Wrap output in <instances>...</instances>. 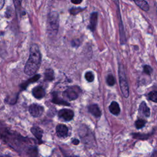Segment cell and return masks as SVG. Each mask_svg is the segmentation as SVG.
<instances>
[{
  "mask_svg": "<svg viewBox=\"0 0 157 157\" xmlns=\"http://www.w3.org/2000/svg\"><path fill=\"white\" fill-rule=\"evenodd\" d=\"M41 63V54L39 51L37 45L33 44L31 46L29 58L25 64L24 72L28 76H32L40 67Z\"/></svg>",
  "mask_w": 157,
  "mask_h": 157,
  "instance_id": "6da1fadb",
  "label": "cell"
},
{
  "mask_svg": "<svg viewBox=\"0 0 157 157\" xmlns=\"http://www.w3.org/2000/svg\"><path fill=\"white\" fill-rule=\"evenodd\" d=\"M118 73H119V83H120V87L122 93L125 98H128L129 95V86L127 81L126 74L125 72L124 67L122 64H119Z\"/></svg>",
  "mask_w": 157,
  "mask_h": 157,
  "instance_id": "7a4b0ae2",
  "label": "cell"
},
{
  "mask_svg": "<svg viewBox=\"0 0 157 157\" xmlns=\"http://www.w3.org/2000/svg\"><path fill=\"white\" fill-rule=\"evenodd\" d=\"M48 31L52 34H56L57 33L58 24H59V17L57 12H52L48 17Z\"/></svg>",
  "mask_w": 157,
  "mask_h": 157,
  "instance_id": "3957f363",
  "label": "cell"
},
{
  "mask_svg": "<svg viewBox=\"0 0 157 157\" xmlns=\"http://www.w3.org/2000/svg\"><path fill=\"white\" fill-rule=\"evenodd\" d=\"M29 112L33 117H38L43 114L44 108L43 107L38 105V104H33L29 108Z\"/></svg>",
  "mask_w": 157,
  "mask_h": 157,
  "instance_id": "277c9868",
  "label": "cell"
},
{
  "mask_svg": "<svg viewBox=\"0 0 157 157\" xmlns=\"http://www.w3.org/2000/svg\"><path fill=\"white\" fill-rule=\"evenodd\" d=\"M77 90L78 89L74 88V87L70 88L64 91V96L69 100H75L78 98V94H79V92H78Z\"/></svg>",
  "mask_w": 157,
  "mask_h": 157,
  "instance_id": "5b68a950",
  "label": "cell"
},
{
  "mask_svg": "<svg viewBox=\"0 0 157 157\" xmlns=\"http://www.w3.org/2000/svg\"><path fill=\"white\" fill-rule=\"evenodd\" d=\"M74 112L70 109H61L58 112V116L60 118H62L63 119L66 121L71 120L74 117Z\"/></svg>",
  "mask_w": 157,
  "mask_h": 157,
  "instance_id": "8992f818",
  "label": "cell"
},
{
  "mask_svg": "<svg viewBox=\"0 0 157 157\" xmlns=\"http://www.w3.org/2000/svg\"><path fill=\"white\" fill-rule=\"evenodd\" d=\"M32 93L37 99H41L44 98L46 95L45 90L42 87H36L33 88L32 91Z\"/></svg>",
  "mask_w": 157,
  "mask_h": 157,
  "instance_id": "52a82bcc",
  "label": "cell"
},
{
  "mask_svg": "<svg viewBox=\"0 0 157 157\" xmlns=\"http://www.w3.org/2000/svg\"><path fill=\"white\" fill-rule=\"evenodd\" d=\"M57 133L58 136L61 138L67 137L68 133V127L63 124L58 125L56 128Z\"/></svg>",
  "mask_w": 157,
  "mask_h": 157,
  "instance_id": "ba28073f",
  "label": "cell"
},
{
  "mask_svg": "<svg viewBox=\"0 0 157 157\" xmlns=\"http://www.w3.org/2000/svg\"><path fill=\"white\" fill-rule=\"evenodd\" d=\"M139 112L141 115H144L146 117H149L150 116V109L148 108L146 103L144 101H143L141 103L139 108Z\"/></svg>",
  "mask_w": 157,
  "mask_h": 157,
  "instance_id": "9c48e42d",
  "label": "cell"
},
{
  "mask_svg": "<svg viewBox=\"0 0 157 157\" xmlns=\"http://www.w3.org/2000/svg\"><path fill=\"white\" fill-rule=\"evenodd\" d=\"M97 21H98V13L93 12L90 16V25L88 27L91 31H95L97 25Z\"/></svg>",
  "mask_w": 157,
  "mask_h": 157,
  "instance_id": "30bf717a",
  "label": "cell"
},
{
  "mask_svg": "<svg viewBox=\"0 0 157 157\" xmlns=\"http://www.w3.org/2000/svg\"><path fill=\"white\" fill-rule=\"evenodd\" d=\"M109 111L114 115H118L120 113V108L119 103L116 101H112L109 107Z\"/></svg>",
  "mask_w": 157,
  "mask_h": 157,
  "instance_id": "8fae6325",
  "label": "cell"
},
{
  "mask_svg": "<svg viewBox=\"0 0 157 157\" xmlns=\"http://www.w3.org/2000/svg\"><path fill=\"white\" fill-rule=\"evenodd\" d=\"M88 111L93 116L96 118H99L101 115V111L99 109L97 104H92L88 107Z\"/></svg>",
  "mask_w": 157,
  "mask_h": 157,
  "instance_id": "7c38bea8",
  "label": "cell"
},
{
  "mask_svg": "<svg viewBox=\"0 0 157 157\" xmlns=\"http://www.w3.org/2000/svg\"><path fill=\"white\" fill-rule=\"evenodd\" d=\"M52 101L55 104H61V105H63V106H70V104L67 101H64L62 99H60V98L58 96V95L57 93H52Z\"/></svg>",
  "mask_w": 157,
  "mask_h": 157,
  "instance_id": "4fadbf2b",
  "label": "cell"
},
{
  "mask_svg": "<svg viewBox=\"0 0 157 157\" xmlns=\"http://www.w3.org/2000/svg\"><path fill=\"white\" fill-rule=\"evenodd\" d=\"M31 132L39 141L41 140L43 135V130L41 128L39 127H33L31 129Z\"/></svg>",
  "mask_w": 157,
  "mask_h": 157,
  "instance_id": "5bb4252c",
  "label": "cell"
},
{
  "mask_svg": "<svg viewBox=\"0 0 157 157\" xmlns=\"http://www.w3.org/2000/svg\"><path fill=\"white\" fill-rule=\"evenodd\" d=\"M41 77V76L39 75V74H37V75H34L33 77L30 78V79H28L27 81H26L25 82L22 84L21 85V87L25 90L26 88H27V87L30 84H31V83H33V82H35L36 81H37L39 78H40Z\"/></svg>",
  "mask_w": 157,
  "mask_h": 157,
  "instance_id": "9a60e30c",
  "label": "cell"
},
{
  "mask_svg": "<svg viewBox=\"0 0 157 157\" xmlns=\"http://www.w3.org/2000/svg\"><path fill=\"white\" fill-rule=\"evenodd\" d=\"M134 1L142 10L145 11H148L149 10V6L146 0H134Z\"/></svg>",
  "mask_w": 157,
  "mask_h": 157,
  "instance_id": "2e32d148",
  "label": "cell"
},
{
  "mask_svg": "<svg viewBox=\"0 0 157 157\" xmlns=\"http://www.w3.org/2000/svg\"><path fill=\"white\" fill-rule=\"evenodd\" d=\"M54 79V73L52 69H47L44 73V80L46 81H52Z\"/></svg>",
  "mask_w": 157,
  "mask_h": 157,
  "instance_id": "e0dca14e",
  "label": "cell"
},
{
  "mask_svg": "<svg viewBox=\"0 0 157 157\" xmlns=\"http://www.w3.org/2000/svg\"><path fill=\"white\" fill-rule=\"evenodd\" d=\"M146 121L143 119H139L136 121L135 122V126L137 129H141L146 124Z\"/></svg>",
  "mask_w": 157,
  "mask_h": 157,
  "instance_id": "ac0fdd59",
  "label": "cell"
},
{
  "mask_svg": "<svg viewBox=\"0 0 157 157\" xmlns=\"http://www.w3.org/2000/svg\"><path fill=\"white\" fill-rule=\"evenodd\" d=\"M149 99L153 102H157V91H152L148 95Z\"/></svg>",
  "mask_w": 157,
  "mask_h": 157,
  "instance_id": "d6986e66",
  "label": "cell"
},
{
  "mask_svg": "<svg viewBox=\"0 0 157 157\" xmlns=\"http://www.w3.org/2000/svg\"><path fill=\"white\" fill-rule=\"evenodd\" d=\"M85 77L86 78V80L89 82H93L94 81V78H95V76H94L93 73L92 72H91V71H88V72L86 73Z\"/></svg>",
  "mask_w": 157,
  "mask_h": 157,
  "instance_id": "ffe728a7",
  "label": "cell"
},
{
  "mask_svg": "<svg viewBox=\"0 0 157 157\" xmlns=\"http://www.w3.org/2000/svg\"><path fill=\"white\" fill-rule=\"evenodd\" d=\"M106 82L109 86H113L115 84V79L112 74H109L106 78Z\"/></svg>",
  "mask_w": 157,
  "mask_h": 157,
  "instance_id": "44dd1931",
  "label": "cell"
},
{
  "mask_svg": "<svg viewBox=\"0 0 157 157\" xmlns=\"http://www.w3.org/2000/svg\"><path fill=\"white\" fill-rule=\"evenodd\" d=\"M144 71L146 74L148 75H150L153 71V70L151 68V67L149 66V65H145V66L144 67Z\"/></svg>",
  "mask_w": 157,
  "mask_h": 157,
  "instance_id": "7402d4cb",
  "label": "cell"
},
{
  "mask_svg": "<svg viewBox=\"0 0 157 157\" xmlns=\"http://www.w3.org/2000/svg\"><path fill=\"white\" fill-rule=\"evenodd\" d=\"M84 9H81V8H73L70 10V13L73 15H76L77 14H78V12H80L81 11L83 10Z\"/></svg>",
  "mask_w": 157,
  "mask_h": 157,
  "instance_id": "603a6c76",
  "label": "cell"
},
{
  "mask_svg": "<svg viewBox=\"0 0 157 157\" xmlns=\"http://www.w3.org/2000/svg\"><path fill=\"white\" fill-rule=\"evenodd\" d=\"M13 1H14V4L16 7L19 8L21 6L22 0H13Z\"/></svg>",
  "mask_w": 157,
  "mask_h": 157,
  "instance_id": "cb8c5ba5",
  "label": "cell"
},
{
  "mask_svg": "<svg viewBox=\"0 0 157 157\" xmlns=\"http://www.w3.org/2000/svg\"><path fill=\"white\" fill-rule=\"evenodd\" d=\"M71 2L75 4H78L82 3V0H71Z\"/></svg>",
  "mask_w": 157,
  "mask_h": 157,
  "instance_id": "d4e9b609",
  "label": "cell"
},
{
  "mask_svg": "<svg viewBox=\"0 0 157 157\" xmlns=\"http://www.w3.org/2000/svg\"><path fill=\"white\" fill-rule=\"evenodd\" d=\"M4 0H0V10H1L4 5Z\"/></svg>",
  "mask_w": 157,
  "mask_h": 157,
  "instance_id": "484cf974",
  "label": "cell"
},
{
  "mask_svg": "<svg viewBox=\"0 0 157 157\" xmlns=\"http://www.w3.org/2000/svg\"><path fill=\"white\" fill-rule=\"evenodd\" d=\"M72 143L74 145H78V144H79V141H78V139H74L73 141H72Z\"/></svg>",
  "mask_w": 157,
  "mask_h": 157,
  "instance_id": "4316f807",
  "label": "cell"
}]
</instances>
